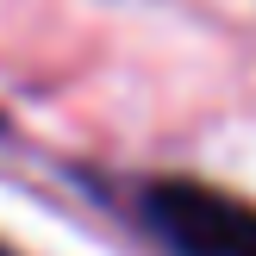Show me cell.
<instances>
[{"mask_svg": "<svg viewBox=\"0 0 256 256\" xmlns=\"http://www.w3.org/2000/svg\"><path fill=\"white\" fill-rule=\"evenodd\" d=\"M0 256H19V250H6V244H0Z\"/></svg>", "mask_w": 256, "mask_h": 256, "instance_id": "2", "label": "cell"}, {"mask_svg": "<svg viewBox=\"0 0 256 256\" xmlns=\"http://www.w3.org/2000/svg\"><path fill=\"white\" fill-rule=\"evenodd\" d=\"M150 238L175 256H256V206L194 175H162L138 194Z\"/></svg>", "mask_w": 256, "mask_h": 256, "instance_id": "1", "label": "cell"}]
</instances>
